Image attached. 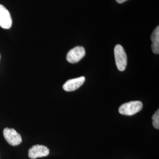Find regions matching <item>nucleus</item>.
<instances>
[{
  "mask_svg": "<svg viewBox=\"0 0 159 159\" xmlns=\"http://www.w3.org/2000/svg\"><path fill=\"white\" fill-rule=\"evenodd\" d=\"M153 125L156 129H159V110H157L152 116Z\"/></svg>",
  "mask_w": 159,
  "mask_h": 159,
  "instance_id": "9",
  "label": "nucleus"
},
{
  "mask_svg": "<svg viewBox=\"0 0 159 159\" xmlns=\"http://www.w3.org/2000/svg\"><path fill=\"white\" fill-rule=\"evenodd\" d=\"M143 108V103L140 101H133L121 105L119 112L125 116H133L137 113Z\"/></svg>",
  "mask_w": 159,
  "mask_h": 159,
  "instance_id": "1",
  "label": "nucleus"
},
{
  "mask_svg": "<svg viewBox=\"0 0 159 159\" xmlns=\"http://www.w3.org/2000/svg\"><path fill=\"white\" fill-rule=\"evenodd\" d=\"M12 25V18L10 12L5 7L0 4V27L2 29H9Z\"/></svg>",
  "mask_w": 159,
  "mask_h": 159,
  "instance_id": "6",
  "label": "nucleus"
},
{
  "mask_svg": "<svg viewBox=\"0 0 159 159\" xmlns=\"http://www.w3.org/2000/svg\"><path fill=\"white\" fill-rule=\"evenodd\" d=\"M151 41H152V50L154 54L159 53V27L157 26L154 30L151 35Z\"/></svg>",
  "mask_w": 159,
  "mask_h": 159,
  "instance_id": "8",
  "label": "nucleus"
},
{
  "mask_svg": "<svg viewBox=\"0 0 159 159\" xmlns=\"http://www.w3.org/2000/svg\"><path fill=\"white\" fill-rule=\"evenodd\" d=\"M117 1V2H118L119 4H121V3H123L124 2H125L127 0H116Z\"/></svg>",
  "mask_w": 159,
  "mask_h": 159,
  "instance_id": "10",
  "label": "nucleus"
},
{
  "mask_svg": "<svg viewBox=\"0 0 159 159\" xmlns=\"http://www.w3.org/2000/svg\"><path fill=\"white\" fill-rule=\"evenodd\" d=\"M85 55L84 48L81 46H77L69 51L67 54L66 59L69 63L74 64L79 62Z\"/></svg>",
  "mask_w": 159,
  "mask_h": 159,
  "instance_id": "4",
  "label": "nucleus"
},
{
  "mask_svg": "<svg viewBox=\"0 0 159 159\" xmlns=\"http://www.w3.org/2000/svg\"><path fill=\"white\" fill-rule=\"evenodd\" d=\"M114 52L117 67L120 71H123L127 64V55L123 47L120 44L116 45L114 48Z\"/></svg>",
  "mask_w": 159,
  "mask_h": 159,
  "instance_id": "2",
  "label": "nucleus"
},
{
  "mask_svg": "<svg viewBox=\"0 0 159 159\" xmlns=\"http://www.w3.org/2000/svg\"><path fill=\"white\" fill-rule=\"evenodd\" d=\"M84 77H80L74 79L69 80L63 85V89L66 91H73L79 89L85 82Z\"/></svg>",
  "mask_w": 159,
  "mask_h": 159,
  "instance_id": "7",
  "label": "nucleus"
},
{
  "mask_svg": "<svg viewBox=\"0 0 159 159\" xmlns=\"http://www.w3.org/2000/svg\"><path fill=\"white\" fill-rule=\"evenodd\" d=\"M3 134L6 141L12 146H18L22 142L21 135L13 129L5 128L3 131Z\"/></svg>",
  "mask_w": 159,
  "mask_h": 159,
  "instance_id": "3",
  "label": "nucleus"
},
{
  "mask_svg": "<svg viewBox=\"0 0 159 159\" xmlns=\"http://www.w3.org/2000/svg\"><path fill=\"white\" fill-rule=\"evenodd\" d=\"M50 153V150L45 146L35 145L29 150V156L30 159H35L39 157H46Z\"/></svg>",
  "mask_w": 159,
  "mask_h": 159,
  "instance_id": "5",
  "label": "nucleus"
}]
</instances>
